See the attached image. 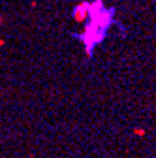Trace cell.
<instances>
[{
  "mask_svg": "<svg viewBox=\"0 0 156 158\" xmlns=\"http://www.w3.org/2000/svg\"><path fill=\"white\" fill-rule=\"evenodd\" d=\"M113 13H115V10H104L102 8V0H94V4H88L90 23L85 27L83 34L77 36L81 40V44L85 45V51L88 55L105 38V32L113 25Z\"/></svg>",
  "mask_w": 156,
  "mask_h": 158,
  "instance_id": "1",
  "label": "cell"
}]
</instances>
